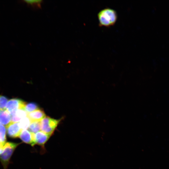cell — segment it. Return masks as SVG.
I'll list each match as a JSON object with an SVG mask.
<instances>
[{
  "label": "cell",
  "mask_w": 169,
  "mask_h": 169,
  "mask_svg": "<svg viewBox=\"0 0 169 169\" xmlns=\"http://www.w3.org/2000/svg\"><path fill=\"white\" fill-rule=\"evenodd\" d=\"M20 143L7 142L4 147L3 151L0 155V161L4 169H7L11 157L17 146Z\"/></svg>",
  "instance_id": "cell-2"
},
{
  "label": "cell",
  "mask_w": 169,
  "mask_h": 169,
  "mask_svg": "<svg viewBox=\"0 0 169 169\" xmlns=\"http://www.w3.org/2000/svg\"><path fill=\"white\" fill-rule=\"evenodd\" d=\"M26 103L17 98L11 99L8 101L5 109L10 114L18 109H24Z\"/></svg>",
  "instance_id": "cell-4"
},
{
  "label": "cell",
  "mask_w": 169,
  "mask_h": 169,
  "mask_svg": "<svg viewBox=\"0 0 169 169\" xmlns=\"http://www.w3.org/2000/svg\"><path fill=\"white\" fill-rule=\"evenodd\" d=\"M34 133H32L27 130H23L19 136L20 138L24 143L33 146L35 145Z\"/></svg>",
  "instance_id": "cell-6"
},
{
  "label": "cell",
  "mask_w": 169,
  "mask_h": 169,
  "mask_svg": "<svg viewBox=\"0 0 169 169\" xmlns=\"http://www.w3.org/2000/svg\"><path fill=\"white\" fill-rule=\"evenodd\" d=\"M51 135L46 133L42 131L34 134L35 144L43 146L48 141Z\"/></svg>",
  "instance_id": "cell-7"
},
{
  "label": "cell",
  "mask_w": 169,
  "mask_h": 169,
  "mask_svg": "<svg viewBox=\"0 0 169 169\" xmlns=\"http://www.w3.org/2000/svg\"><path fill=\"white\" fill-rule=\"evenodd\" d=\"M8 102V99L5 96L0 95V110L5 109Z\"/></svg>",
  "instance_id": "cell-16"
},
{
  "label": "cell",
  "mask_w": 169,
  "mask_h": 169,
  "mask_svg": "<svg viewBox=\"0 0 169 169\" xmlns=\"http://www.w3.org/2000/svg\"><path fill=\"white\" fill-rule=\"evenodd\" d=\"M39 109L38 105L35 103H30L26 104L24 108V110L28 113Z\"/></svg>",
  "instance_id": "cell-14"
},
{
  "label": "cell",
  "mask_w": 169,
  "mask_h": 169,
  "mask_svg": "<svg viewBox=\"0 0 169 169\" xmlns=\"http://www.w3.org/2000/svg\"><path fill=\"white\" fill-rule=\"evenodd\" d=\"M31 121L28 116L22 119L19 123L20 127L23 130H26L28 129Z\"/></svg>",
  "instance_id": "cell-13"
},
{
  "label": "cell",
  "mask_w": 169,
  "mask_h": 169,
  "mask_svg": "<svg viewBox=\"0 0 169 169\" xmlns=\"http://www.w3.org/2000/svg\"><path fill=\"white\" fill-rule=\"evenodd\" d=\"M25 3L28 5L35 8L41 7L42 0H24Z\"/></svg>",
  "instance_id": "cell-15"
},
{
  "label": "cell",
  "mask_w": 169,
  "mask_h": 169,
  "mask_svg": "<svg viewBox=\"0 0 169 169\" xmlns=\"http://www.w3.org/2000/svg\"><path fill=\"white\" fill-rule=\"evenodd\" d=\"M99 25L101 26L108 27L114 25L117 18L116 11L107 8L100 11L98 14Z\"/></svg>",
  "instance_id": "cell-1"
},
{
  "label": "cell",
  "mask_w": 169,
  "mask_h": 169,
  "mask_svg": "<svg viewBox=\"0 0 169 169\" xmlns=\"http://www.w3.org/2000/svg\"><path fill=\"white\" fill-rule=\"evenodd\" d=\"M11 122V116L9 113L5 109L0 110V123L6 127Z\"/></svg>",
  "instance_id": "cell-10"
},
{
  "label": "cell",
  "mask_w": 169,
  "mask_h": 169,
  "mask_svg": "<svg viewBox=\"0 0 169 169\" xmlns=\"http://www.w3.org/2000/svg\"><path fill=\"white\" fill-rule=\"evenodd\" d=\"M28 113L24 109L18 110L10 114L11 116V121L18 122L23 118L27 116Z\"/></svg>",
  "instance_id": "cell-8"
},
{
  "label": "cell",
  "mask_w": 169,
  "mask_h": 169,
  "mask_svg": "<svg viewBox=\"0 0 169 169\" xmlns=\"http://www.w3.org/2000/svg\"><path fill=\"white\" fill-rule=\"evenodd\" d=\"M28 131L33 133H36L41 130L40 121L31 122L28 128Z\"/></svg>",
  "instance_id": "cell-11"
},
{
  "label": "cell",
  "mask_w": 169,
  "mask_h": 169,
  "mask_svg": "<svg viewBox=\"0 0 169 169\" xmlns=\"http://www.w3.org/2000/svg\"><path fill=\"white\" fill-rule=\"evenodd\" d=\"M59 121L60 120L46 116L40 121L41 130L46 133L52 135Z\"/></svg>",
  "instance_id": "cell-3"
},
{
  "label": "cell",
  "mask_w": 169,
  "mask_h": 169,
  "mask_svg": "<svg viewBox=\"0 0 169 169\" xmlns=\"http://www.w3.org/2000/svg\"><path fill=\"white\" fill-rule=\"evenodd\" d=\"M4 125L0 123V142L5 144L6 140V129Z\"/></svg>",
  "instance_id": "cell-12"
},
{
  "label": "cell",
  "mask_w": 169,
  "mask_h": 169,
  "mask_svg": "<svg viewBox=\"0 0 169 169\" xmlns=\"http://www.w3.org/2000/svg\"><path fill=\"white\" fill-rule=\"evenodd\" d=\"M6 127L8 136L13 138L18 137L22 130L18 122H11Z\"/></svg>",
  "instance_id": "cell-5"
},
{
  "label": "cell",
  "mask_w": 169,
  "mask_h": 169,
  "mask_svg": "<svg viewBox=\"0 0 169 169\" xmlns=\"http://www.w3.org/2000/svg\"><path fill=\"white\" fill-rule=\"evenodd\" d=\"M27 116L29 118L31 122L39 121L45 117L46 115L43 110L39 109L28 113Z\"/></svg>",
  "instance_id": "cell-9"
}]
</instances>
